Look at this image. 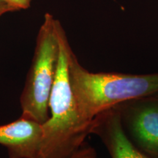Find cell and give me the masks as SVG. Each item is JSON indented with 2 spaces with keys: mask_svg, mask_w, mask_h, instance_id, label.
<instances>
[{
  "mask_svg": "<svg viewBox=\"0 0 158 158\" xmlns=\"http://www.w3.org/2000/svg\"><path fill=\"white\" fill-rule=\"evenodd\" d=\"M13 11H16V10H15L13 7H12L11 6L8 5L7 4L4 2L3 1L0 0V17L6 13H9V12H13Z\"/></svg>",
  "mask_w": 158,
  "mask_h": 158,
  "instance_id": "9c48e42d",
  "label": "cell"
},
{
  "mask_svg": "<svg viewBox=\"0 0 158 158\" xmlns=\"http://www.w3.org/2000/svg\"><path fill=\"white\" fill-rule=\"evenodd\" d=\"M70 158H97V154L94 148L84 143Z\"/></svg>",
  "mask_w": 158,
  "mask_h": 158,
  "instance_id": "52a82bcc",
  "label": "cell"
},
{
  "mask_svg": "<svg viewBox=\"0 0 158 158\" xmlns=\"http://www.w3.org/2000/svg\"><path fill=\"white\" fill-rule=\"evenodd\" d=\"M42 124L23 116L0 125V145L7 149L9 158H40Z\"/></svg>",
  "mask_w": 158,
  "mask_h": 158,
  "instance_id": "277c9868",
  "label": "cell"
},
{
  "mask_svg": "<svg viewBox=\"0 0 158 158\" xmlns=\"http://www.w3.org/2000/svg\"><path fill=\"white\" fill-rule=\"evenodd\" d=\"M56 29L59 54L49 100V118L42 124L40 158H70L85 143L93 125V121L84 119L77 108L68 74L70 45L58 21Z\"/></svg>",
  "mask_w": 158,
  "mask_h": 158,
  "instance_id": "6da1fadb",
  "label": "cell"
},
{
  "mask_svg": "<svg viewBox=\"0 0 158 158\" xmlns=\"http://www.w3.org/2000/svg\"><path fill=\"white\" fill-rule=\"evenodd\" d=\"M133 130L146 152L158 158V108H146L135 116Z\"/></svg>",
  "mask_w": 158,
  "mask_h": 158,
  "instance_id": "8992f818",
  "label": "cell"
},
{
  "mask_svg": "<svg viewBox=\"0 0 158 158\" xmlns=\"http://www.w3.org/2000/svg\"><path fill=\"white\" fill-rule=\"evenodd\" d=\"M4 2L13 7L15 10L27 9L30 7L31 0H2Z\"/></svg>",
  "mask_w": 158,
  "mask_h": 158,
  "instance_id": "ba28073f",
  "label": "cell"
},
{
  "mask_svg": "<svg viewBox=\"0 0 158 158\" xmlns=\"http://www.w3.org/2000/svg\"><path fill=\"white\" fill-rule=\"evenodd\" d=\"M91 133L102 138L111 158H152L142 153L128 139L122 129L118 114L105 111L93 119Z\"/></svg>",
  "mask_w": 158,
  "mask_h": 158,
  "instance_id": "5b68a950",
  "label": "cell"
},
{
  "mask_svg": "<svg viewBox=\"0 0 158 158\" xmlns=\"http://www.w3.org/2000/svg\"><path fill=\"white\" fill-rule=\"evenodd\" d=\"M56 23L50 13L45 15L20 98L21 116L41 124L49 118V100L56 74L59 54Z\"/></svg>",
  "mask_w": 158,
  "mask_h": 158,
  "instance_id": "3957f363",
  "label": "cell"
},
{
  "mask_svg": "<svg viewBox=\"0 0 158 158\" xmlns=\"http://www.w3.org/2000/svg\"><path fill=\"white\" fill-rule=\"evenodd\" d=\"M68 74L79 114L88 122L119 102L158 92V74L91 73L83 68L71 48Z\"/></svg>",
  "mask_w": 158,
  "mask_h": 158,
  "instance_id": "7a4b0ae2",
  "label": "cell"
}]
</instances>
